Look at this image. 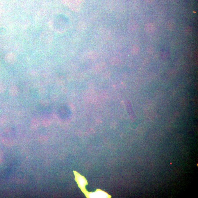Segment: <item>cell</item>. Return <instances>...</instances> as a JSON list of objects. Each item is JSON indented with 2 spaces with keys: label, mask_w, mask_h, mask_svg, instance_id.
Wrapping results in <instances>:
<instances>
[{
  "label": "cell",
  "mask_w": 198,
  "mask_h": 198,
  "mask_svg": "<svg viewBox=\"0 0 198 198\" xmlns=\"http://www.w3.org/2000/svg\"><path fill=\"white\" fill-rule=\"evenodd\" d=\"M17 60V57L13 53H9L6 55L5 57V61L6 62L9 64H13Z\"/></svg>",
  "instance_id": "1"
},
{
  "label": "cell",
  "mask_w": 198,
  "mask_h": 198,
  "mask_svg": "<svg viewBox=\"0 0 198 198\" xmlns=\"http://www.w3.org/2000/svg\"><path fill=\"white\" fill-rule=\"evenodd\" d=\"M156 27L155 25L152 22H149L146 24L144 27V30L146 33H152L155 31Z\"/></svg>",
  "instance_id": "2"
},
{
  "label": "cell",
  "mask_w": 198,
  "mask_h": 198,
  "mask_svg": "<svg viewBox=\"0 0 198 198\" xmlns=\"http://www.w3.org/2000/svg\"><path fill=\"white\" fill-rule=\"evenodd\" d=\"M165 28L169 31H173L176 28V23L173 19H170L167 21L165 24Z\"/></svg>",
  "instance_id": "3"
},
{
  "label": "cell",
  "mask_w": 198,
  "mask_h": 198,
  "mask_svg": "<svg viewBox=\"0 0 198 198\" xmlns=\"http://www.w3.org/2000/svg\"><path fill=\"white\" fill-rule=\"evenodd\" d=\"M9 94L11 96L16 97L19 95V88L16 85H13L9 89Z\"/></svg>",
  "instance_id": "4"
},
{
  "label": "cell",
  "mask_w": 198,
  "mask_h": 198,
  "mask_svg": "<svg viewBox=\"0 0 198 198\" xmlns=\"http://www.w3.org/2000/svg\"><path fill=\"white\" fill-rule=\"evenodd\" d=\"M48 32H43L40 35V40L44 42H48L51 40V35Z\"/></svg>",
  "instance_id": "5"
},
{
  "label": "cell",
  "mask_w": 198,
  "mask_h": 198,
  "mask_svg": "<svg viewBox=\"0 0 198 198\" xmlns=\"http://www.w3.org/2000/svg\"><path fill=\"white\" fill-rule=\"evenodd\" d=\"M63 2L64 5L72 9L76 7L78 4L76 0H63Z\"/></svg>",
  "instance_id": "6"
},
{
  "label": "cell",
  "mask_w": 198,
  "mask_h": 198,
  "mask_svg": "<svg viewBox=\"0 0 198 198\" xmlns=\"http://www.w3.org/2000/svg\"><path fill=\"white\" fill-rule=\"evenodd\" d=\"M91 197L105 198L107 197L108 195L103 192L98 191L92 194L90 196Z\"/></svg>",
  "instance_id": "7"
},
{
  "label": "cell",
  "mask_w": 198,
  "mask_h": 198,
  "mask_svg": "<svg viewBox=\"0 0 198 198\" xmlns=\"http://www.w3.org/2000/svg\"><path fill=\"white\" fill-rule=\"evenodd\" d=\"M79 184L81 187H83L85 185V179L82 177L79 176L78 178Z\"/></svg>",
  "instance_id": "8"
},
{
  "label": "cell",
  "mask_w": 198,
  "mask_h": 198,
  "mask_svg": "<svg viewBox=\"0 0 198 198\" xmlns=\"http://www.w3.org/2000/svg\"><path fill=\"white\" fill-rule=\"evenodd\" d=\"M192 28L190 26H187L185 27L184 29V31L186 35H189L191 34L192 32Z\"/></svg>",
  "instance_id": "9"
},
{
  "label": "cell",
  "mask_w": 198,
  "mask_h": 198,
  "mask_svg": "<svg viewBox=\"0 0 198 198\" xmlns=\"http://www.w3.org/2000/svg\"><path fill=\"white\" fill-rule=\"evenodd\" d=\"M6 89V86L3 82L0 81V94L5 92Z\"/></svg>",
  "instance_id": "10"
},
{
  "label": "cell",
  "mask_w": 198,
  "mask_h": 198,
  "mask_svg": "<svg viewBox=\"0 0 198 198\" xmlns=\"http://www.w3.org/2000/svg\"><path fill=\"white\" fill-rule=\"evenodd\" d=\"M140 51V47L137 46H135L132 49V52L134 54H138Z\"/></svg>",
  "instance_id": "11"
},
{
  "label": "cell",
  "mask_w": 198,
  "mask_h": 198,
  "mask_svg": "<svg viewBox=\"0 0 198 198\" xmlns=\"http://www.w3.org/2000/svg\"><path fill=\"white\" fill-rule=\"evenodd\" d=\"M40 104L43 106H46L49 105V102L46 99H43L40 101Z\"/></svg>",
  "instance_id": "12"
},
{
  "label": "cell",
  "mask_w": 198,
  "mask_h": 198,
  "mask_svg": "<svg viewBox=\"0 0 198 198\" xmlns=\"http://www.w3.org/2000/svg\"><path fill=\"white\" fill-rule=\"evenodd\" d=\"M131 25V29L132 30H136V29L138 28V24L136 22H132Z\"/></svg>",
  "instance_id": "13"
},
{
  "label": "cell",
  "mask_w": 198,
  "mask_h": 198,
  "mask_svg": "<svg viewBox=\"0 0 198 198\" xmlns=\"http://www.w3.org/2000/svg\"><path fill=\"white\" fill-rule=\"evenodd\" d=\"M154 49L151 46H149V47H147V51L148 53H152L153 51H154Z\"/></svg>",
  "instance_id": "14"
},
{
  "label": "cell",
  "mask_w": 198,
  "mask_h": 198,
  "mask_svg": "<svg viewBox=\"0 0 198 198\" xmlns=\"http://www.w3.org/2000/svg\"><path fill=\"white\" fill-rule=\"evenodd\" d=\"M146 2L149 3H152L154 1V0H145Z\"/></svg>",
  "instance_id": "15"
}]
</instances>
